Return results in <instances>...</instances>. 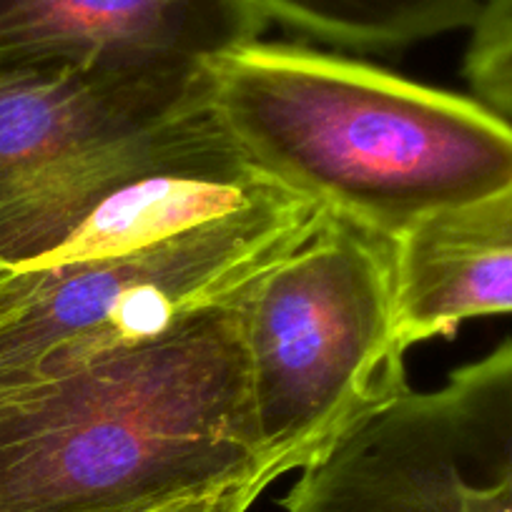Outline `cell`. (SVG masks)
<instances>
[{"label":"cell","mask_w":512,"mask_h":512,"mask_svg":"<svg viewBox=\"0 0 512 512\" xmlns=\"http://www.w3.org/2000/svg\"><path fill=\"white\" fill-rule=\"evenodd\" d=\"M324 214L206 113L91 156L0 229V390L236 307Z\"/></svg>","instance_id":"6da1fadb"},{"label":"cell","mask_w":512,"mask_h":512,"mask_svg":"<svg viewBox=\"0 0 512 512\" xmlns=\"http://www.w3.org/2000/svg\"><path fill=\"white\" fill-rule=\"evenodd\" d=\"M241 302L3 387L0 512H156L254 477L279 480L251 412Z\"/></svg>","instance_id":"7a4b0ae2"},{"label":"cell","mask_w":512,"mask_h":512,"mask_svg":"<svg viewBox=\"0 0 512 512\" xmlns=\"http://www.w3.org/2000/svg\"><path fill=\"white\" fill-rule=\"evenodd\" d=\"M204 71L206 108L256 171L395 244L512 186V123L475 96L262 38Z\"/></svg>","instance_id":"3957f363"},{"label":"cell","mask_w":512,"mask_h":512,"mask_svg":"<svg viewBox=\"0 0 512 512\" xmlns=\"http://www.w3.org/2000/svg\"><path fill=\"white\" fill-rule=\"evenodd\" d=\"M395 246L327 209L241 302L256 435L284 475L407 390Z\"/></svg>","instance_id":"277c9868"},{"label":"cell","mask_w":512,"mask_h":512,"mask_svg":"<svg viewBox=\"0 0 512 512\" xmlns=\"http://www.w3.org/2000/svg\"><path fill=\"white\" fill-rule=\"evenodd\" d=\"M284 512H512V339L299 467Z\"/></svg>","instance_id":"5b68a950"},{"label":"cell","mask_w":512,"mask_h":512,"mask_svg":"<svg viewBox=\"0 0 512 512\" xmlns=\"http://www.w3.org/2000/svg\"><path fill=\"white\" fill-rule=\"evenodd\" d=\"M204 103V63L0 71V219L73 166Z\"/></svg>","instance_id":"8992f818"},{"label":"cell","mask_w":512,"mask_h":512,"mask_svg":"<svg viewBox=\"0 0 512 512\" xmlns=\"http://www.w3.org/2000/svg\"><path fill=\"white\" fill-rule=\"evenodd\" d=\"M264 28L249 0H0V71L199 66Z\"/></svg>","instance_id":"52a82bcc"},{"label":"cell","mask_w":512,"mask_h":512,"mask_svg":"<svg viewBox=\"0 0 512 512\" xmlns=\"http://www.w3.org/2000/svg\"><path fill=\"white\" fill-rule=\"evenodd\" d=\"M397 329L407 349L512 314V186L442 211L395 246Z\"/></svg>","instance_id":"ba28073f"},{"label":"cell","mask_w":512,"mask_h":512,"mask_svg":"<svg viewBox=\"0 0 512 512\" xmlns=\"http://www.w3.org/2000/svg\"><path fill=\"white\" fill-rule=\"evenodd\" d=\"M269 21L329 46L390 51L470 28L485 0H249Z\"/></svg>","instance_id":"9c48e42d"},{"label":"cell","mask_w":512,"mask_h":512,"mask_svg":"<svg viewBox=\"0 0 512 512\" xmlns=\"http://www.w3.org/2000/svg\"><path fill=\"white\" fill-rule=\"evenodd\" d=\"M470 31L467 83L477 101L512 123V0H485Z\"/></svg>","instance_id":"30bf717a"},{"label":"cell","mask_w":512,"mask_h":512,"mask_svg":"<svg viewBox=\"0 0 512 512\" xmlns=\"http://www.w3.org/2000/svg\"><path fill=\"white\" fill-rule=\"evenodd\" d=\"M274 477H254V480L236 482V485L224 487V490L209 492L204 497H194V500L179 502V505L164 507L156 512H249L254 502L262 497Z\"/></svg>","instance_id":"8fae6325"}]
</instances>
